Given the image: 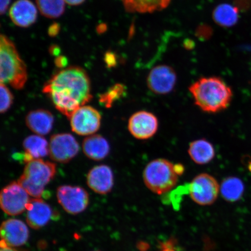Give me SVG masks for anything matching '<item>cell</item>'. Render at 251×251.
<instances>
[{
  "mask_svg": "<svg viewBox=\"0 0 251 251\" xmlns=\"http://www.w3.org/2000/svg\"><path fill=\"white\" fill-rule=\"evenodd\" d=\"M220 191L225 200L228 202L237 201L243 195L244 185L240 178L229 177L222 181Z\"/></svg>",
  "mask_w": 251,
  "mask_h": 251,
  "instance_id": "cell-23",
  "label": "cell"
},
{
  "mask_svg": "<svg viewBox=\"0 0 251 251\" xmlns=\"http://www.w3.org/2000/svg\"><path fill=\"white\" fill-rule=\"evenodd\" d=\"M212 18L215 23L220 26H233L237 23L239 18L238 8L229 4H220L213 10Z\"/></svg>",
  "mask_w": 251,
  "mask_h": 251,
  "instance_id": "cell-22",
  "label": "cell"
},
{
  "mask_svg": "<svg viewBox=\"0 0 251 251\" xmlns=\"http://www.w3.org/2000/svg\"><path fill=\"white\" fill-rule=\"evenodd\" d=\"M177 75L170 66L160 65L153 67L147 77V85L151 91L157 94L171 93L176 83Z\"/></svg>",
  "mask_w": 251,
  "mask_h": 251,
  "instance_id": "cell-12",
  "label": "cell"
},
{
  "mask_svg": "<svg viewBox=\"0 0 251 251\" xmlns=\"http://www.w3.org/2000/svg\"><path fill=\"white\" fill-rule=\"evenodd\" d=\"M196 104L209 113H215L228 107L233 93L224 80L216 77H203L189 88Z\"/></svg>",
  "mask_w": 251,
  "mask_h": 251,
  "instance_id": "cell-2",
  "label": "cell"
},
{
  "mask_svg": "<svg viewBox=\"0 0 251 251\" xmlns=\"http://www.w3.org/2000/svg\"><path fill=\"white\" fill-rule=\"evenodd\" d=\"M104 62L108 68H114L117 64V56L114 52L107 51L104 55Z\"/></svg>",
  "mask_w": 251,
  "mask_h": 251,
  "instance_id": "cell-28",
  "label": "cell"
},
{
  "mask_svg": "<svg viewBox=\"0 0 251 251\" xmlns=\"http://www.w3.org/2000/svg\"><path fill=\"white\" fill-rule=\"evenodd\" d=\"M1 247L15 248L24 246L29 238V230L21 220L9 219L2 223L1 228Z\"/></svg>",
  "mask_w": 251,
  "mask_h": 251,
  "instance_id": "cell-11",
  "label": "cell"
},
{
  "mask_svg": "<svg viewBox=\"0 0 251 251\" xmlns=\"http://www.w3.org/2000/svg\"><path fill=\"white\" fill-rule=\"evenodd\" d=\"M61 26L58 23H54L50 25L48 29V34L51 37H55L60 32Z\"/></svg>",
  "mask_w": 251,
  "mask_h": 251,
  "instance_id": "cell-31",
  "label": "cell"
},
{
  "mask_svg": "<svg viewBox=\"0 0 251 251\" xmlns=\"http://www.w3.org/2000/svg\"><path fill=\"white\" fill-rule=\"evenodd\" d=\"M37 9L47 18H58L64 14L65 0H36Z\"/></svg>",
  "mask_w": 251,
  "mask_h": 251,
  "instance_id": "cell-24",
  "label": "cell"
},
{
  "mask_svg": "<svg viewBox=\"0 0 251 251\" xmlns=\"http://www.w3.org/2000/svg\"><path fill=\"white\" fill-rule=\"evenodd\" d=\"M126 90V89L124 84H115L106 92L100 95V102L106 108H111L116 101L124 96Z\"/></svg>",
  "mask_w": 251,
  "mask_h": 251,
  "instance_id": "cell-25",
  "label": "cell"
},
{
  "mask_svg": "<svg viewBox=\"0 0 251 251\" xmlns=\"http://www.w3.org/2000/svg\"><path fill=\"white\" fill-rule=\"evenodd\" d=\"M86 0H65L66 4L72 6H77L82 4Z\"/></svg>",
  "mask_w": 251,
  "mask_h": 251,
  "instance_id": "cell-34",
  "label": "cell"
},
{
  "mask_svg": "<svg viewBox=\"0 0 251 251\" xmlns=\"http://www.w3.org/2000/svg\"><path fill=\"white\" fill-rule=\"evenodd\" d=\"M54 119L47 110L39 109L28 113L26 124L33 132L40 136H45L51 131Z\"/></svg>",
  "mask_w": 251,
  "mask_h": 251,
  "instance_id": "cell-17",
  "label": "cell"
},
{
  "mask_svg": "<svg viewBox=\"0 0 251 251\" xmlns=\"http://www.w3.org/2000/svg\"><path fill=\"white\" fill-rule=\"evenodd\" d=\"M10 2L11 0H0V13L1 15H4L7 12Z\"/></svg>",
  "mask_w": 251,
  "mask_h": 251,
  "instance_id": "cell-32",
  "label": "cell"
},
{
  "mask_svg": "<svg viewBox=\"0 0 251 251\" xmlns=\"http://www.w3.org/2000/svg\"><path fill=\"white\" fill-rule=\"evenodd\" d=\"M0 80L15 89H23L27 80L26 64L17 47L5 34L0 36Z\"/></svg>",
  "mask_w": 251,
  "mask_h": 251,
  "instance_id": "cell-3",
  "label": "cell"
},
{
  "mask_svg": "<svg viewBox=\"0 0 251 251\" xmlns=\"http://www.w3.org/2000/svg\"></svg>",
  "mask_w": 251,
  "mask_h": 251,
  "instance_id": "cell-39",
  "label": "cell"
},
{
  "mask_svg": "<svg viewBox=\"0 0 251 251\" xmlns=\"http://www.w3.org/2000/svg\"><path fill=\"white\" fill-rule=\"evenodd\" d=\"M89 75L82 68L71 66L56 72L43 88L58 111L68 118L93 98Z\"/></svg>",
  "mask_w": 251,
  "mask_h": 251,
  "instance_id": "cell-1",
  "label": "cell"
},
{
  "mask_svg": "<svg viewBox=\"0 0 251 251\" xmlns=\"http://www.w3.org/2000/svg\"><path fill=\"white\" fill-rule=\"evenodd\" d=\"M58 201L69 214L77 215L82 213L89 206V194L79 186L64 185L56 191Z\"/></svg>",
  "mask_w": 251,
  "mask_h": 251,
  "instance_id": "cell-8",
  "label": "cell"
},
{
  "mask_svg": "<svg viewBox=\"0 0 251 251\" xmlns=\"http://www.w3.org/2000/svg\"><path fill=\"white\" fill-rule=\"evenodd\" d=\"M175 171L176 172L178 176H180L183 174L184 172V167L183 165L177 164L174 165Z\"/></svg>",
  "mask_w": 251,
  "mask_h": 251,
  "instance_id": "cell-35",
  "label": "cell"
},
{
  "mask_svg": "<svg viewBox=\"0 0 251 251\" xmlns=\"http://www.w3.org/2000/svg\"><path fill=\"white\" fill-rule=\"evenodd\" d=\"M0 96H1L0 111L2 114V113L7 112L8 109L11 108L13 103L14 97L7 85L2 83H1V85H0Z\"/></svg>",
  "mask_w": 251,
  "mask_h": 251,
  "instance_id": "cell-26",
  "label": "cell"
},
{
  "mask_svg": "<svg viewBox=\"0 0 251 251\" xmlns=\"http://www.w3.org/2000/svg\"><path fill=\"white\" fill-rule=\"evenodd\" d=\"M1 251H18L17 250L14 249V248L10 247H1Z\"/></svg>",
  "mask_w": 251,
  "mask_h": 251,
  "instance_id": "cell-37",
  "label": "cell"
},
{
  "mask_svg": "<svg viewBox=\"0 0 251 251\" xmlns=\"http://www.w3.org/2000/svg\"><path fill=\"white\" fill-rule=\"evenodd\" d=\"M55 65L56 67L60 69H64L67 67L68 64V58L64 55L56 56L55 59Z\"/></svg>",
  "mask_w": 251,
  "mask_h": 251,
  "instance_id": "cell-30",
  "label": "cell"
},
{
  "mask_svg": "<svg viewBox=\"0 0 251 251\" xmlns=\"http://www.w3.org/2000/svg\"><path fill=\"white\" fill-rule=\"evenodd\" d=\"M158 125L156 116L150 112L141 111L131 116L128 122V129L136 139L147 140L154 136Z\"/></svg>",
  "mask_w": 251,
  "mask_h": 251,
  "instance_id": "cell-13",
  "label": "cell"
},
{
  "mask_svg": "<svg viewBox=\"0 0 251 251\" xmlns=\"http://www.w3.org/2000/svg\"><path fill=\"white\" fill-rule=\"evenodd\" d=\"M188 154L193 161L199 165L208 164L214 158V147L209 141L200 139L193 141L188 148Z\"/></svg>",
  "mask_w": 251,
  "mask_h": 251,
  "instance_id": "cell-21",
  "label": "cell"
},
{
  "mask_svg": "<svg viewBox=\"0 0 251 251\" xmlns=\"http://www.w3.org/2000/svg\"><path fill=\"white\" fill-rule=\"evenodd\" d=\"M49 51L50 54L56 57V56L61 55V47L59 46L52 45L50 47Z\"/></svg>",
  "mask_w": 251,
  "mask_h": 251,
  "instance_id": "cell-33",
  "label": "cell"
},
{
  "mask_svg": "<svg viewBox=\"0 0 251 251\" xmlns=\"http://www.w3.org/2000/svg\"><path fill=\"white\" fill-rule=\"evenodd\" d=\"M175 241L171 239L160 245V251H177L175 247Z\"/></svg>",
  "mask_w": 251,
  "mask_h": 251,
  "instance_id": "cell-29",
  "label": "cell"
},
{
  "mask_svg": "<svg viewBox=\"0 0 251 251\" xmlns=\"http://www.w3.org/2000/svg\"><path fill=\"white\" fill-rule=\"evenodd\" d=\"M248 167H249V171L251 172V162L249 163V166H248Z\"/></svg>",
  "mask_w": 251,
  "mask_h": 251,
  "instance_id": "cell-38",
  "label": "cell"
},
{
  "mask_svg": "<svg viewBox=\"0 0 251 251\" xmlns=\"http://www.w3.org/2000/svg\"><path fill=\"white\" fill-rule=\"evenodd\" d=\"M178 176L174 165L165 159H156L146 166L143 172L144 183L153 193H167L177 184Z\"/></svg>",
  "mask_w": 251,
  "mask_h": 251,
  "instance_id": "cell-5",
  "label": "cell"
},
{
  "mask_svg": "<svg viewBox=\"0 0 251 251\" xmlns=\"http://www.w3.org/2000/svg\"><path fill=\"white\" fill-rule=\"evenodd\" d=\"M106 30H107V25H106L105 24H100L97 27V33L99 34H101L105 32Z\"/></svg>",
  "mask_w": 251,
  "mask_h": 251,
  "instance_id": "cell-36",
  "label": "cell"
},
{
  "mask_svg": "<svg viewBox=\"0 0 251 251\" xmlns=\"http://www.w3.org/2000/svg\"><path fill=\"white\" fill-rule=\"evenodd\" d=\"M68 119L74 132L80 136H90L99 130L101 116L92 106L83 105L72 113Z\"/></svg>",
  "mask_w": 251,
  "mask_h": 251,
  "instance_id": "cell-9",
  "label": "cell"
},
{
  "mask_svg": "<svg viewBox=\"0 0 251 251\" xmlns=\"http://www.w3.org/2000/svg\"><path fill=\"white\" fill-rule=\"evenodd\" d=\"M212 33V31L211 28L205 25H201L199 27H198L196 31L197 37L203 40L208 39L211 36Z\"/></svg>",
  "mask_w": 251,
  "mask_h": 251,
  "instance_id": "cell-27",
  "label": "cell"
},
{
  "mask_svg": "<svg viewBox=\"0 0 251 251\" xmlns=\"http://www.w3.org/2000/svg\"><path fill=\"white\" fill-rule=\"evenodd\" d=\"M12 23L20 27H28L36 23L38 15L37 7L30 0H17L9 11Z\"/></svg>",
  "mask_w": 251,
  "mask_h": 251,
  "instance_id": "cell-16",
  "label": "cell"
},
{
  "mask_svg": "<svg viewBox=\"0 0 251 251\" xmlns=\"http://www.w3.org/2000/svg\"><path fill=\"white\" fill-rule=\"evenodd\" d=\"M188 193L194 202L200 205H212L219 195L220 186L212 176L202 174L194 177L188 184Z\"/></svg>",
  "mask_w": 251,
  "mask_h": 251,
  "instance_id": "cell-7",
  "label": "cell"
},
{
  "mask_svg": "<svg viewBox=\"0 0 251 251\" xmlns=\"http://www.w3.org/2000/svg\"><path fill=\"white\" fill-rule=\"evenodd\" d=\"M79 149L76 139L70 134H56L50 138L49 155L55 162L66 164L71 161Z\"/></svg>",
  "mask_w": 251,
  "mask_h": 251,
  "instance_id": "cell-10",
  "label": "cell"
},
{
  "mask_svg": "<svg viewBox=\"0 0 251 251\" xmlns=\"http://www.w3.org/2000/svg\"><path fill=\"white\" fill-rule=\"evenodd\" d=\"M87 184L94 192L105 195L111 192L114 184L112 169L107 165L94 166L88 173Z\"/></svg>",
  "mask_w": 251,
  "mask_h": 251,
  "instance_id": "cell-14",
  "label": "cell"
},
{
  "mask_svg": "<svg viewBox=\"0 0 251 251\" xmlns=\"http://www.w3.org/2000/svg\"><path fill=\"white\" fill-rule=\"evenodd\" d=\"M51 207L42 199H31L26 209V222L29 226L39 230L45 226L52 219Z\"/></svg>",
  "mask_w": 251,
  "mask_h": 251,
  "instance_id": "cell-15",
  "label": "cell"
},
{
  "mask_svg": "<svg viewBox=\"0 0 251 251\" xmlns=\"http://www.w3.org/2000/svg\"><path fill=\"white\" fill-rule=\"evenodd\" d=\"M30 195L18 181H12L2 188L0 205L6 214L15 216L26 211L30 202Z\"/></svg>",
  "mask_w": 251,
  "mask_h": 251,
  "instance_id": "cell-6",
  "label": "cell"
},
{
  "mask_svg": "<svg viewBox=\"0 0 251 251\" xmlns=\"http://www.w3.org/2000/svg\"><path fill=\"white\" fill-rule=\"evenodd\" d=\"M56 172L54 163L42 159H33L26 163L18 181L30 196L40 199L47 185L54 177Z\"/></svg>",
  "mask_w": 251,
  "mask_h": 251,
  "instance_id": "cell-4",
  "label": "cell"
},
{
  "mask_svg": "<svg viewBox=\"0 0 251 251\" xmlns=\"http://www.w3.org/2000/svg\"><path fill=\"white\" fill-rule=\"evenodd\" d=\"M83 150L88 158L94 161L105 159L109 153L110 147L108 141L101 135H90L84 140Z\"/></svg>",
  "mask_w": 251,
  "mask_h": 251,
  "instance_id": "cell-19",
  "label": "cell"
},
{
  "mask_svg": "<svg viewBox=\"0 0 251 251\" xmlns=\"http://www.w3.org/2000/svg\"><path fill=\"white\" fill-rule=\"evenodd\" d=\"M126 11L129 13L147 14L167 8L171 0H121Z\"/></svg>",
  "mask_w": 251,
  "mask_h": 251,
  "instance_id": "cell-20",
  "label": "cell"
},
{
  "mask_svg": "<svg viewBox=\"0 0 251 251\" xmlns=\"http://www.w3.org/2000/svg\"><path fill=\"white\" fill-rule=\"evenodd\" d=\"M23 147V159L26 164L31 160L41 159L49 155V144L40 135H31L26 137L24 141Z\"/></svg>",
  "mask_w": 251,
  "mask_h": 251,
  "instance_id": "cell-18",
  "label": "cell"
}]
</instances>
